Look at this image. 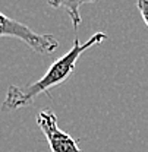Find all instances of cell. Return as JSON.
Segmentation results:
<instances>
[{"mask_svg":"<svg viewBox=\"0 0 148 152\" xmlns=\"http://www.w3.org/2000/svg\"><path fill=\"white\" fill-rule=\"evenodd\" d=\"M106 38H107V35L104 32H97L87 42L82 44L79 41V38L75 37L74 45L71 47V50L66 54H63L60 58H57L47 69V72L43 75V77H40L37 82L25 85V86L10 85L7 88V92H6L3 102H1V110L3 111H13L21 107H27L38 95L44 94V92L50 91L52 88L63 83L74 73L76 61L81 57V54H84V51H87L88 48L103 42Z\"/></svg>","mask_w":148,"mask_h":152,"instance_id":"6da1fadb","label":"cell"},{"mask_svg":"<svg viewBox=\"0 0 148 152\" xmlns=\"http://www.w3.org/2000/svg\"><path fill=\"white\" fill-rule=\"evenodd\" d=\"M0 37H12L24 41L38 54H50L59 47V41L52 34H37L25 23L15 20L0 12Z\"/></svg>","mask_w":148,"mask_h":152,"instance_id":"7a4b0ae2","label":"cell"},{"mask_svg":"<svg viewBox=\"0 0 148 152\" xmlns=\"http://www.w3.org/2000/svg\"><path fill=\"white\" fill-rule=\"evenodd\" d=\"M37 124L44 133L52 152H84L71 134L57 124V115L52 110H43L37 115Z\"/></svg>","mask_w":148,"mask_h":152,"instance_id":"3957f363","label":"cell"},{"mask_svg":"<svg viewBox=\"0 0 148 152\" xmlns=\"http://www.w3.org/2000/svg\"><path fill=\"white\" fill-rule=\"evenodd\" d=\"M85 3H88V1H49V4L52 7H54V9H60L62 7V9H65L69 13L75 31H78V28L81 25V20H82L81 15H79V7L84 6Z\"/></svg>","mask_w":148,"mask_h":152,"instance_id":"277c9868","label":"cell"},{"mask_svg":"<svg viewBox=\"0 0 148 152\" xmlns=\"http://www.w3.org/2000/svg\"><path fill=\"white\" fill-rule=\"evenodd\" d=\"M136 6H138V9L141 12V16L144 19L145 25L148 26V0H138Z\"/></svg>","mask_w":148,"mask_h":152,"instance_id":"5b68a950","label":"cell"}]
</instances>
